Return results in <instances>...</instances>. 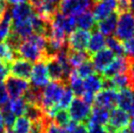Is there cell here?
I'll list each match as a JSON object with an SVG mask.
<instances>
[{
  "label": "cell",
  "instance_id": "cell-1",
  "mask_svg": "<svg viewBox=\"0 0 134 133\" xmlns=\"http://www.w3.org/2000/svg\"><path fill=\"white\" fill-rule=\"evenodd\" d=\"M66 85L67 83L62 81H52L43 87L41 107L45 113H47L52 108H58V104L65 91Z\"/></svg>",
  "mask_w": 134,
  "mask_h": 133
},
{
  "label": "cell",
  "instance_id": "cell-2",
  "mask_svg": "<svg viewBox=\"0 0 134 133\" xmlns=\"http://www.w3.org/2000/svg\"><path fill=\"white\" fill-rule=\"evenodd\" d=\"M134 35V14L131 11L119 13L115 26V36L120 41H124Z\"/></svg>",
  "mask_w": 134,
  "mask_h": 133
},
{
  "label": "cell",
  "instance_id": "cell-3",
  "mask_svg": "<svg viewBox=\"0 0 134 133\" xmlns=\"http://www.w3.org/2000/svg\"><path fill=\"white\" fill-rule=\"evenodd\" d=\"M17 55L19 58L26 59L31 63L46 59L45 52L30 37H26L22 41L17 51Z\"/></svg>",
  "mask_w": 134,
  "mask_h": 133
},
{
  "label": "cell",
  "instance_id": "cell-4",
  "mask_svg": "<svg viewBox=\"0 0 134 133\" xmlns=\"http://www.w3.org/2000/svg\"><path fill=\"white\" fill-rule=\"evenodd\" d=\"M94 4L92 0H61L58 10L64 15L75 17L83 12L90 11Z\"/></svg>",
  "mask_w": 134,
  "mask_h": 133
},
{
  "label": "cell",
  "instance_id": "cell-5",
  "mask_svg": "<svg viewBox=\"0 0 134 133\" xmlns=\"http://www.w3.org/2000/svg\"><path fill=\"white\" fill-rule=\"evenodd\" d=\"M91 105L86 103L81 97L74 98L69 106V115L70 118L76 122L86 123L91 114Z\"/></svg>",
  "mask_w": 134,
  "mask_h": 133
},
{
  "label": "cell",
  "instance_id": "cell-6",
  "mask_svg": "<svg viewBox=\"0 0 134 133\" xmlns=\"http://www.w3.org/2000/svg\"><path fill=\"white\" fill-rule=\"evenodd\" d=\"M4 84L7 89L9 97L12 100L23 97L24 94L27 91V89L30 87L27 80L14 76V75H8L5 78Z\"/></svg>",
  "mask_w": 134,
  "mask_h": 133
},
{
  "label": "cell",
  "instance_id": "cell-7",
  "mask_svg": "<svg viewBox=\"0 0 134 133\" xmlns=\"http://www.w3.org/2000/svg\"><path fill=\"white\" fill-rule=\"evenodd\" d=\"M90 31L84 30H75L69 34L67 39L68 48L75 51H85L90 39Z\"/></svg>",
  "mask_w": 134,
  "mask_h": 133
},
{
  "label": "cell",
  "instance_id": "cell-8",
  "mask_svg": "<svg viewBox=\"0 0 134 133\" xmlns=\"http://www.w3.org/2000/svg\"><path fill=\"white\" fill-rule=\"evenodd\" d=\"M49 74L47 70V66L44 60H40L35 62L32 71L30 74V81L31 85L34 87H40L43 88L49 83Z\"/></svg>",
  "mask_w": 134,
  "mask_h": 133
},
{
  "label": "cell",
  "instance_id": "cell-9",
  "mask_svg": "<svg viewBox=\"0 0 134 133\" xmlns=\"http://www.w3.org/2000/svg\"><path fill=\"white\" fill-rule=\"evenodd\" d=\"M51 26L54 30H60L69 36V34L72 32L76 27L75 17L64 15L58 11L51 20Z\"/></svg>",
  "mask_w": 134,
  "mask_h": 133
},
{
  "label": "cell",
  "instance_id": "cell-10",
  "mask_svg": "<svg viewBox=\"0 0 134 133\" xmlns=\"http://www.w3.org/2000/svg\"><path fill=\"white\" fill-rule=\"evenodd\" d=\"M118 92L115 89H101L95 95L93 105L112 110L118 106Z\"/></svg>",
  "mask_w": 134,
  "mask_h": 133
},
{
  "label": "cell",
  "instance_id": "cell-11",
  "mask_svg": "<svg viewBox=\"0 0 134 133\" xmlns=\"http://www.w3.org/2000/svg\"><path fill=\"white\" fill-rule=\"evenodd\" d=\"M32 68H34V65L31 62L23 58L14 59L9 64V71L11 73V75L26 79V80L30 78Z\"/></svg>",
  "mask_w": 134,
  "mask_h": 133
},
{
  "label": "cell",
  "instance_id": "cell-12",
  "mask_svg": "<svg viewBox=\"0 0 134 133\" xmlns=\"http://www.w3.org/2000/svg\"><path fill=\"white\" fill-rule=\"evenodd\" d=\"M130 120V115L126 111H123L120 108H114L110 112L109 121L106 126L112 130H119L127 127Z\"/></svg>",
  "mask_w": 134,
  "mask_h": 133
},
{
  "label": "cell",
  "instance_id": "cell-13",
  "mask_svg": "<svg viewBox=\"0 0 134 133\" xmlns=\"http://www.w3.org/2000/svg\"><path fill=\"white\" fill-rule=\"evenodd\" d=\"M115 55L114 52L111 51L109 48H103L102 50L91 55L90 60L95 69V71L101 74L103 70L115 60Z\"/></svg>",
  "mask_w": 134,
  "mask_h": 133
},
{
  "label": "cell",
  "instance_id": "cell-14",
  "mask_svg": "<svg viewBox=\"0 0 134 133\" xmlns=\"http://www.w3.org/2000/svg\"><path fill=\"white\" fill-rule=\"evenodd\" d=\"M93 17L95 21H102L107 18L112 13L118 11L116 0H101L100 2L94 4L93 6Z\"/></svg>",
  "mask_w": 134,
  "mask_h": 133
},
{
  "label": "cell",
  "instance_id": "cell-15",
  "mask_svg": "<svg viewBox=\"0 0 134 133\" xmlns=\"http://www.w3.org/2000/svg\"><path fill=\"white\" fill-rule=\"evenodd\" d=\"M128 66V60L126 57H118L110 64L101 74V75L105 78H112L116 74H124Z\"/></svg>",
  "mask_w": 134,
  "mask_h": 133
},
{
  "label": "cell",
  "instance_id": "cell-16",
  "mask_svg": "<svg viewBox=\"0 0 134 133\" xmlns=\"http://www.w3.org/2000/svg\"><path fill=\"white\" fill-rule=\"evenodd\" d=\"M47 66V70H48L49 78L52 81H62L67 83L66 79H65V75H64V71L62 69V66L60 65L59 61L57 60L56 56H51L46 58L44 60ZM68 84V83H67Z\"/></svg>",
  "mask_w": 134,
  "mask_h": 133
},
{
  "label": "cell",
  "instance_id": "cell-17",
  "mask_svg": "<svg viewBox=\"0 0 134 133\" xmlns=\"http://www.w3.org/2000/svg\"><path fill=\"white\" fill-rule=\"evenodd\" d=\"M109 117H110V110L103 107L93 106L91 109V114L85 124L105 126L109 121Z\"/></svg>",
  "mask_w": 134,
  "mask_h": 133
},
{
  "label": "cell",
  "instance_id": "cell-18",
  "mask_svg": "<svg viewBox=\"0 0 134 133\" xmlns=\"http://www.w3.org/2000/svg\"><path fill=\"white\" fill-rule=\"evenodd\" d=\"M10 12H11L12 21H26L30 20L35 11L31 6V4L27 1L18 5H14L10 9Z\"/></svg>",
  "mask_w": 134,
  "mask_h": 133
},
{
  "label": "cell",
  "instance_id": "cell-19",
  "mask_svg": "<svg viewBox=\"0 0 134 133\" xmlns=\"http://www.w3.org/2000/svg\"><path fill=\"white\" fill-rule=\"evenodd\" d=\"M118 18H119V12H114L111 15H109L107 18H105L104 20L99 21L98 25L96 26V30L105 36L113 35V33L115 32V30Z\"/></svg>",
  "mask_w": 134,
  "mask_h": 133
},
{
  "label": "cell",
  "instance_id": "cell-20",
  "mask_svg": "<svg viewBox=\"0 0 134 133\" xmlns=\"http://www.w3.org/2000/svg\"><path fill=\"white\" fill-rule=\"evenodd\" d=\"M93 14L91 11L83 12L79 15L75 16V26L78 29L84 30H96V24Z\"/></svg>",
  "mask_w": 134,
  "mask_h": 133
},
{
  "label": "cell",
  "instance_id": "cell-21",
  "mask_svg": "<svg viewBox=\"0 0 134 133\" xmlns=\"http://www.w3.org/2000/svg\"><path fill=\"white\" fill-rule=\"evenodd\" d=\"M83 86L85 92L96 95V93L103 88V76L99 74H91L88 77L84 78Z\"/></svg>",
  "mask_w": 134,
  "mask_h": 133
},
{
  "label": "cell",
  "instance_id": "cell-22",
  "mask_svg": "<svg viewBox=\"0 0 134 133\" xmlns=\"http://www.w3.org/2000/svg\"><path fill=\"white\" fill-rule=\"evenodd\" d=\"M11 31L17 33L23 39H26V37H29L30 34L34 33L30 19L26 21H12Z\"/></svg>",
  "mask_w": 134,
  "mask_h": 133
},
{
  "label": "cell",
  "instance_id": "cell-23",
  "mask_svg": "<svg viewBox=\"0 0 134 133\" xmlns=\"http://www.w3.org/2000/svg\"><path fill=\"white\" fill-rule=\"evenodd\" d=\"M106 46V37L97 30L93 31V34L90 35V39L88 42L87 50L90 55H93L96 52L100 51Z\"/></svg>",
  "mask_w": 134,
  "mask_h": 133
},
{
  "label": "cell",
  "instance_id": "cell-24",
  "mask_svg": "<svg viewBox=\"0 0 134 133\" xmlns=\"http://www.w3.org/2000/svg\"><path fill=\"white\" fill-rule=\"evenodd\" d=\"M90 57L91 55L86 50L85 51H75V50H71L68 48V60L72 69L77 68L79 65L84 63L85 61L90 60Z\"/></svg>",
  "mask_w": 134,
  "mask_h": 133
},
{
  "label": "cell",
  "instance_id": "cell-25",
  "mask_svg": "<svg viewBox=\"0 0 134 133\" xmlns=\"http://www.w3.org/2000/svg\"><path fill=\"white\" fill-rule=\"evenodd\" d=\"M68 84L70 86V88L71 89V91L74 92L75 96L77 97H82V95L84 94V86H83V80L82 78H80L76 74L75 70H71V73L70 74L69 79H68Z\"/></svg>",
  "mask_w": 134,
  "mask_h": 133
},
{
  "label": "cell",
  "instance_id": "cell-26",
  "mask_svg": "<svg viewBox=\"0 0 134 133\" xmlns=\"http://www.w3.org/2000/svg\"><path fill=\"white\" fill-rule=\"evenodd\" d=\"M45 115H46V113L41 107L35 105V104L26 103V107L24 115L31 122L41 120Z\"/></svg>",
  "mask_w": 134,
  "mask_h": 133
},
{
  "label": "cell",
  "instance_id": "cell-27",
  "mask_svg": "<svg viewBox=\"0 0 134 133\" xmlns=\"http://www.w3.org/2000/svg\"><path fill=\"white\" fill-rule=\"evenodd\" d=\"M132 95H133V92L129 88L119 90V92H118V106L119 108L128 113L131 105V101H132Z\"/></svg>",
  "mask_w": 134,
  "mask_h": 133
},
{
  "label": "cell",
  "instance_id": "cell-28",
  "mask_svg": "<svg viewBox=\"0 0 134 133\" xmlns=\"http://www.w3.org/2000/svg\"><path fill=\"white\" fill-rule=\"evenodd\" d=\"M12 16L10 9H7L0 19V42H3L11 31Z\"/></svg>",
  "mask_w": 134,
  "mask_h": 133
},
{
  "label": "cell",
  "instance_id": "cell-29",
  "mask_svg": "<svg viewBox=\"0 0 134 133\" xmlns=\"http://www.w3.org/2000/svg\"><path fill=\"white\" fill-rule=\"evenodd\" d=\"M12 129L14 133H30L31 121L25 115H21L18 118H16Z\"/></svg>",
  "mask_w": 134,
  "mask_h": 133
},
{
  "label": "cell",
  "instance_id": "cell-30",
  "mask_svg": "<svg viewBox=\"0 0 134 133\" xmlns=\"http://www.w3.org/2000/svg\"><path fill=\"white\" fill-rule=\"evenodd\" d=\"M106 46L109 47V49L111 51L114 52L115 55L119 56V57H124V55H125V52H124V48H123L121 41L119 40L115 36H113V35L107 36Z\"/></svg>",
  "mask_w": 134,
  "mask_h": 133
},
{
  "label": "cell",
  "instance_id": "cell-31",
  "mask_svg": "<svg viewBox=\"0 0 134 133\" xmlns=\"http://www.w3.org/2000/svg\"><path fill=\"white\" fill-rule=\"evenodd\" d=\"M26 107V100L24 99V97H20V98H17V99H13L11 102H9L10 111H11L16 117L24 115Z\"/></svg>",
  "mask_w": 134,
  "mask_h": 133
},
{
  "label": "cell",
  "instance_id": "cell-32",
  "mask_svg": "<svg viewBox=\"0 0 134 133\" xmlns=\"http://www.w3.org/2000/svg\"><path fill=\"white\" fill-rule=\"evenodd\" d=\"M17 58H18L17 55L5 42H0V61H2L9 66V64Z\"/></svg>",
  "mask_w": 134,
  "mask_h": 133
},
{
  "label": "cell",
  "instance_id": "cell-33",
  "mask_svg": "<svg viewBox=\"0 0 134 133\" xmlns=\"http://www.w3.org/2000/svg\"><path fill=\"white\" fill-rule=\"evenodd\" d=\"M75 70L76 71V74L80 78H86L91 74H95V69H94L93 65H92L90 60L85 61L84 63L79 65L77 68H75Z\"/></svg>",
  "mask_w": 134,
  "mask_h": 133
},
{
  "label": "cell",
  "instance_id": "cell-34",
  "mask_svg": "<svg viewBox=\"0 0 134 133\" xmlns=\"http://www.w3.org/2000/svg\"><path fill=\"white\" fill-rule=\"evenodd\" d=\"M52 118L58 125L63 127V128H65L67 126L68 123L70 122V120H71L69 112L66 109H58L56 111V113L54 114Z\"/></svg>",
  "mask_w": 134,
  "mask_h": 133
},
{
  "label": "cell",
  "instance_id": "cell-35",
  "mask_svg": "<svg viewBox=\"0 0 134 133\" xmlns=\"http://www.w3.org/2000/svg\"><path fill=\"white\" fill-rule=\"evenodd\" d=\"M111 80L113 82L114 88L115 90H118V91L129 87V80H128V77H127V75L125 74V73L124 74H116L115 76H113L111 78Z\"/></svg>",
  "mask_w": 134,
  "mask_h": 133
},
{
  "label": "cell",
  "instance_id": "cell-36",
  "mask_svg": "<svg viewBox=\"0 0 134 133\" xmlns=\"http://www.w3.org/2000/svg\"><path fill=\"white\" fill-rule=\"evenodd\" d=\"M74 97H75V94L71 91V89L70 88L69 84H67L63 95L61 97V100L58 104V109H67V108H69L70 104L71 103V101L74 99Z\"/></svg>",
  "mask_w": 134,
  "mask_h": 133
},
{
  "label": "cell",
  "instance_id": "cell-37",
  "mask_svg": "<svg viewBox=\"0 0 134 133\" xmlns=\"http://www.w3.org/2000/svg\"><path fill=\"white\" fill-rule=\"evenodd\" d=\"M44 133H67L66 129L61 127L53 120L52 118H49L45 124Z\"/></svg>",
  "mask_w": 134,
  "mask_h": 133
},
{
  "label": "cell",
  "instance_id": "cell-38",
  "mask_svg": "<svg viewBox=\"0 0 134 133\" xmlns=\"http://www.w3.org/2000/svg\"><path fill=\"white\" fill-rule=\"evenodd\" d=\"M124 48L125 55L128 58H134V36L128 38L126 40L121 41Z\"/></svg>",
  "mask_w": 134,
  "mask_h": 133
},
{
  "label": "cell",
  "instance_id": "cell-39",
  "mask_svg": "<svg viewBox=\"0 0 134 133\" xmlns=\"http://www.w3.org/2000/svg\"><path fill=\"white\" fill-rule=\"evenodd\" d=\"M9 94L7 92V89L5 87L4 82H0V109L5 106L9 102Z\"/></svg>",
  "mask_w": 134,
  "mask_h": 133
},
{
  "label": "cell",
  "instance_id": "cell-40",
  "mask_svg": "<svg viewBox=\"0 0 134 133\" xmlns=\"http://www.w3.org/2000/svg\"><path fill=\"white\" fill-rule=\"evenodd\" d=\"M9 74V66L4 62L0 61V82L5 80V78Z\"/></svg>",
  "mask_w": 134,
  "mask_h": 133
},
{
  "label": "cell",
  "instance_id": "cell-41",
  "mask_svg": "<svg viewBox=\"0 0 134 133\" xmlns=\"http://www.w3.org/2000/svg\"><path fill=\"white\" fill-rule=\"evenodd\" d=\"M88 133H109L107 128L103 125H86Z\"/></svg>",
  "mask_w": 134,
  "mask_h": 133
},
{
  "label": "cell",
  "instance_id": "cell-42",
  "mask_svg": "<svg viewBox=\"0 0 134 133\" xmlns=\"http://www.w3.org/2000/svg\"><path fill=\"white\" fill-rule=\"evenodd\" d=\"M118 3V12L129 11V0H116Z\"/></svg>",
  "mask_w": 134,
  "mask_h": 133
},
{
  "label": "cell",
  "instance_id": "cell-43",
  "mask_svg": "<svg viewBox=\"0 0 134 133\" xmlns=\"http://www.w3.org/2000/svg\"><path fill=\"white\" fill-rule=\"evenodd\" d=\"M71 133H88V129H87V126H86L85 123L80 122Z\"/></svg>",
  "mask_w": 134,
  "mask_h": 133
},
{
  "label": "cell",
  "instance_id": "cell-44",
  "mask_svg": "<svg viewBox=\"0 0 134 133\" xmlns=\"http://www.w3.org/2000/svg\"><path fill=\"white\" fill-rule=\"evenodd\" d=\"M27 1H29V0H6L7 4L12 5V6H14V5H18V4H21V3H24V2H27Z\"/></svg>",
  "mask_w": 134,
  "mask_h": 133
},
{
  "label": "cell",
  "instance_id": "cell-45",
  "mask_svg": "<svg viewBox=\"0 0 134 133\" xmlns=\"http://www.w3.org/2000/svg\"><path fill=\"white\" fill-rule=\"evenodd\" d=\"M5 124H4L3 115H2V112L0 111V133H4L5 131Z\"/></svg>",
  "mask_w": 134,
  "mask_h": 133
},
{
  "label": "cell",
  "instance_id": "cell-46",
  "mask_svg": "<svg viewBox=\"0 0 134 133\" xmlns=\"http://www.w3.org/2000/svg\"><path fill=\"white\" fill-rule=\"evenodd\" d=\"M128 114L131 117H134V92L133 95H132V101H131V105L130 108H129V111H128Z\"/></svg>",
  "mask_w": 134,
  "mask_h": 133
},
{
  "label": "cell",
  "instance_id": "cell-47",
  "mask_svg": "<svg viewBox=\"0 0 134 133\" xmlns=\"http://www.w3.org/2000/svg\"><path fill=\"white\" fill-rule=\"evenodd\" d=\"M128 129L130 131V133H134V117H132L130 120H129V123H128Z\"/></svg>",
  "mask_w": 134,
  "mask_h": 133
},
{
  "label": "cell",
  "instance_id": "cell-48",
  "mask_svg": "<svg viewBox=\"0 0 134 133\" xmlns=\"http://www.w3.org/2000/svg\"><path fill=\"white\" fill-rule=\"evenodd\" d=\"M129 11L134 14V0H129Z\"/></svg>",
  "mask_w": 134,
  "mask_h": 133
},
{
  "label": "cell",
  "instance_id": "cell-49",
  "mask_svg": "<svg viewBox=\"0 0 134 133\" xmlns=\"http://www.w3.org/2000/svg\"><path fill=\"white\" fill-rule=\"evenodd\" d=\"M45 2H49V3H53V4H56V5H59L60 1L61 0H43Z\"/></svg>",
  "mask_w": 134,
  "mask_h": 133
},
{
  "label": "cell",
  "instance_id": "cell-50",
  "mask_svg": "<svg viewBox=\"0 0 134 133\" xmlns=\"http://www.w3.org/2000/svg\"><path fill=\"white\" fill-rule=\"evenodd\" d=\"M4 133H14V132H13V129H12V128H7V127H6Z\"/></svg>",
  "mask_w": 134,
  "mask_h": 133
},
{
  "label": "cell",
  "instance_id": "cell-51",
  "mask_svg": "<svg viewBox=\"0 0 134 133\" xmlns=\"http://www.w3.org/2000/svg\"><path fill=\"white\" fill-rule=\"evenodd\" d=\"M92 1H93V2H94L95 4H96V3H98V2H100L101 0H92Z\"/></svg>",
  "mask_w": 134,
  "mask_h": 133
}]
</instances>
